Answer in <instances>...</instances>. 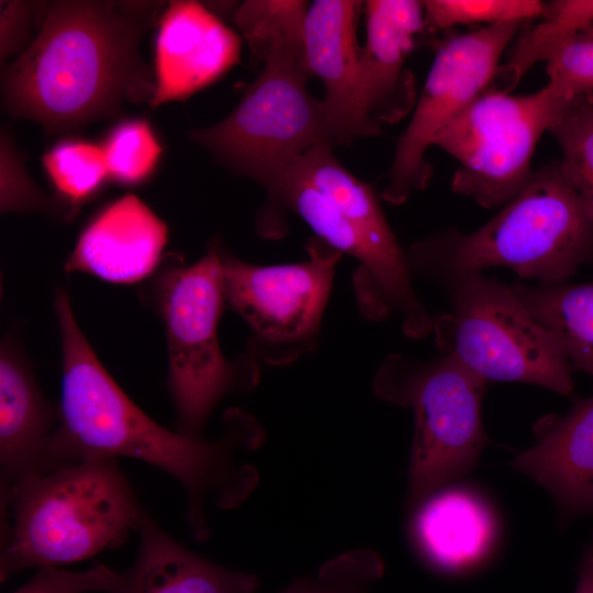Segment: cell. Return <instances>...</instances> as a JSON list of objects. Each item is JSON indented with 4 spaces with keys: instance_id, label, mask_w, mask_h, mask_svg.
<instances>
[{
    "instance_id": "cell-1",
    "label": "cell",
    "mask_w": 593,
    "mask_h": 593,
    "mask_svg": "<svg viewBox=\"0 0 593 593\" xmlns=\"http://www.w3.org/2000/svg\"><path fill=\"white\" fill-rule=\"evenodd\" d=\"M54 309L61 345L59 423L49 446L55 466L126 457L156 467L182 486L191 535L206 540V505L234 508L256 488L258 471L247 457L260 446L264 429L238 409L226 413L222 435L213 440L159 425L98 359L76 321L67 290H56Z\"/></svg>"
},
{
    "instance_id": "cell-2",
    "label": "cell",
    "mask_w": 593,
    "mask_h": 593,
    "mask_svg": "<svg viewBox=\"0 0 593 593\" xmlns=\"http://www.w3.org/2000/svg\"><path fill=\"white\" fill-rule=\"evenodd\" d=\"M164 2L55 1L40 31L3 71L5 110L49 134L115 116L125 102H152L154 72L139 53Z\"/></svg>"
},
{
    "instance_id": "cell-3",
    "label": "cell",
    "mask_w": 593,
    "mask_h": 593,
    "mask_svg": "<svg viewBox=\"0 0 593 593\" xmlns=\"http://www.w3.org/2000/svg\"><path fill=\"white\" fill-rule=\"evenodd\" d=\"M405 254L413 276L444 288L495 267L540 284L563 283L593 260V224L556 160L535 170L480 228L439 232L411 244Z\"/></svg>"
},
{
    "instance_id": "cell-4",
    "label": "cell",
    "mask_w": 593,
    "mask_h": 593,
    "mask_svg": "<svg viewBox=\"0 0 593 593\" xmlns=\"http://www.w3.org/2000/svg\"><path fill=\"white\" fill-rule=\"evenodd\" d=\"M0 499L1 581L116 548L147 515L114 458L63 465L20 481Z\"/></svg>"
},
{
    "instance_id": "cell-5",
    "label": "cell",
    "mask_w": 593,
    "mask_h": 593,
    "mask_svg": "<svg viewBox=\"0 0 593 593\" xmlns=\"http://www.w3.org/2000/svg\"><path fill=\"white\" fill-rule=\"evenodd\" d=\"M220 239L192 264L167 254L139 289L143 303L163 322L168 353L167 387L176 430L202 438L205 424L230 393L249 392L260 380V362L248 353L227 359L219 342L226 303Z\"/></svg>"
},
{
    "instance_id": "cell-6",
    "label": "cell",
    "mask_w": 593,
    "mask_h": 593,
    "mask_svg": "<svg viewBox=\"0 0 593 593\" xmlns=\"http://www.w3.org/2000/svg\"><path fill=\"white\" fill-rule=\"evenodd\" d=\"M488 382L448 355L421 360L390 354L373 379L374 394L414 418L407 504L416 507L467 474L489 444L482 422Z\"/></svg>"
},
{
    "instance_id": "cell-7",
    "label": "cell",
    "mask_w": 593,
    "mask_h": 593,
    "mask_svg": "<svg viewBox=\"0 0 593 593\" xmlns=\"http://www.w3.org/2000/svg\"><path fill=\"white\" fill-rule=\"evenodd\" d=\"M450 309L434 315L436 347L486 381L573 390V368L511 286L474 273L445 287Z\"/></svg>"
},
{
    "instance_id": "cell-8",
    "label": "cell",
    "mask_w": 593,
    "mask_h": 593,
    "mask_svg": "<svg viewBox=\"0 0 593 593\" xmlns=\"http://www.w3.org/2000/svg\"><path fill=\"white\" fill-rule=\"evenodd\" d=\"M262 63L238 105L189 136L224 166L261 184L268 195L299 157L334 142L322 100L306 88V58L277 54Z\"/></svg>"
},
{
    "instance_id": "cell-9",
    "label": "cell",
    "mask_w": 593,
    "mask_h": 593,
    "mask_svg": "<svg viewBox=\"0 0 593 593\" xmlns=\"http://www.w3.org/2000/svg\"><path fill=\"white\" fill-rule=\"evenodd\" d=\"M569 102L549 83L523 96L486 89L433 142L459 163L452 191L485 209L505 206L530 180L536 146Z\"/></svg>"
},
{
    "instance_id": "cell-10",
    "label": "cell",
    "mask_w": 593,
    "mask_h": 593,
    "mask_svg": "<svg viewBox=\"0 0 593 593\" xmlns=\"http://www.w3.org/2000/svg\"><path fill=\"white\" fill-rule=\"evenodd\" d=\"M299 262L256 265L220 242L226 303L247 324V353L260 363L288 366L318 346L342 254L317 236Z\"/></svg>"
},
{
    "instance_id": "cell-11",
    "label": "cell",
    "mask_w": 593,
    "mask_h": 593,
    "mask_svg": "<svg viewBox=\"0 0 593 593\" xmlns=\"http://www.w3.org/2000/svg\"><path fill=\"white\" fill-rule=\"evenodd\" d=\"M286 211L299 215L315 236L358 262L353 289L363 317L382 322L396 314L407 337L421 339L432 334L434 315L414 290L405 250L395 254L378 246L293 165L266 195L257 215L258 234L265 238L283 236Z\"/></svg>"
},
{
    "instance_id": "cell-12",
    "label": "cell",
    "mask_w": 593,
    "mask_h": 593,
    "mask_svg": "<svg viewBox=\"0 0 593 593\" xmlns=\"http://www.w3.org/2000/svg\"><path fill=\"white\" fill-rule=\"evenodd\" d=\"M526 22L510 21L447 37L438 47L413 114L396 143L383 199L394 205L424 190L436 135L489 89L510 43Z\"/></svg>"
},
{
    "instance_id": "cell-13",
    "label": "cell",
    "mask_w": 593,
    "mask_h": 593,
    "mask_svg": "<svg viewBox=\"0 0 593 593\" xmlns=\"http://www.w3.org/2000/svg\"><path fill=\"white\" fill-rule=\"evenodd\" d=\"M361 1L315 0L306 12L305 46L310 76L324 85L322 99L334 144L379 136L367 113L361 87V47L357 41Z\"/></svg>"
},
{
    "instance_id": "cell-14",
    "label": "cell",
    "mask_w": 593,
    "mask_h": 593,
    "mask_svg": "<svg viewBox=\"0 0 593 593\" xmlns=\"http://www.w3.org/2000/svg\"><path fill=\"white\" fill-rule=\"evenodd\" d=\"M239 51L238 35L202 3L169 2L156 36L152 107L186 101L236 65Z\"/></svg>"
},
{
    "instance_id": "cell-15",
    "label": "cell",
    "mask_w": 593,
    "mask_h": 593,
    "mask_svg": "<svg viewBox=\"0 0 593 593\" xmlns=\"http://www.w3.org/2000/svg\"><path fill=\"white\" fill-rule=\"evenodd\" d=\"M58 423L59 405L43 393L20 342L8 333L0 349V495L57 468L49 446Z\"/></svg>"
},
{
    "instance_id": "cell-16",
    "label": "cell",
    "mask_w": 593,
    "mask_h": 593,
    "mask_svg": "<svg viewBox=\"0 0 593 593\" xmlns=\"http://www.w3.org/2000/svg\"><path fill=\"white\" fill-rule=\"evenodd\" d=\"M361 47V87L368 115L395 123L413 111L416 81L405 67L417 36L426 29L422 1L369 0Z\"/></svg>"
},
{
    "instance_id": "cell-17",
    "label": "cell",
    "mask_w": 593,
    "mask_h": 593,
    "mask_svg": "<svg viewBox=\"0 0 593 593\" xmlns=\"http://www.w3.org/2000/svg\"><path fill=\"white\" fill-rule=\"evenodd\" d=\"M168 230L138 197L125 194L100 210L80 233L65 270L112 283L145 281L161 262Z\"/></svg>"
},
{
    "instance_id": "cell-18",
    "label": "cell",
    "mask_w": 593,
    "mask_h": 593,
    "mask_svg": "<svg viewBox=\"0 0 593 593\" xmlns=\"http://www.w3.org/2000/svg\"><path fill=\"white\" fill-rule=\"evenodd\" d=\"M537 443L512 466L545 488L567 514L593 511V394L578 399L562 417L535 425Z\"/></svg>"
},
{
    "instance_id": "cell-19",
    "label": "cell",
    "mask_w": 593,
    "mask_h": 593,
    "mask_svg": "<svg viewBox=\"0 0 593 593\" xmlns=\"http://www.w3.org/2000/svg\"><path fill=\"white\" fill-rule=\"evenodd\" d=\"M135 561L108 590L91 593H254L258 578L224 568L178 542L148 514Z\"/></svg>"
},
{
    "instance_id": "cell-20",
    "label": "cell",
    "mask_w": 593,
    "mask_h": 593,
    "mask_svg": "<svg viewBox=\"0 0 593 593\" xmlns=\"http://www.w3.org/2000/svg\"><path fill=\"white\" fill-rule=\"evenodd\" d=\"M421 555L435 568L457 571L481 560L495 532L488 505L466 489H439L415 507L411 524Z\"/></svg>"
},
{
    "instance_id": "cell-21",
    "label": "cell",
    "mask_w": 593,
    "mask_h": 593,
    "mask_svg": "<svg viewBox=\"0 0 593 593\" xmlns=\"http://www.w3.org/2000/svg\"><path fill=\"white\" fill-rule=\"evenodd\" d=\"M517 298L558 343L573 370L593 377V280L579 284L514 282Z\"/></svg>"
},
{
    "instance_id": "cell-22",
    "label": "cell",
    "mask_w": 593,
    "mask_h": 593,
    "mask_svg": "<svg viewBox=\"0 0 593 593\" xmlns=\"http://www.w3.org/2000/svg\"><path fill=\"white\" fill-rule=\"evenodd\" d=\"M332 144H320L293 166L325 194L372 242L391 253H403L374 190L348 171L334 156Z\"/></svg>"
},
{
    "instance_id": "cell-23",
    "label": "cell",
    "mask_w": 593,
    "mask_h": 593,
    "mask_svg": "<svg viewBox=\"0 0 593 593\" xmlns=\"http://www.w3.org/2000/svg\"><path fill=\"white\" fill-rule=\"evenodd\" d=\"M541 22L522 31L512 46L510 58L500 66L492 87L510 92L537 63L564 41L593 24V0H555L546 2Z\"/></svg>"
},
{
    "instance_id": "cell-24",
    "label": "cell",
    "mask_w": 593,
    "mask_h": 593,
    "mask_svg": "<svg viewBox=\"0 0 593 593\" xmlns=\"http://www.w3.org/2000/svg\"><path fill=\"white\" fill-rule=\"evenodd\" d=\"M307 8L302 0H247L234 11L233 20L260 60L277 54L306 57Z\"/></svg>"
},
{
    "instance_id": "cell-25",
    "label": "cell",
    "mask_w": 593,
    "mask_h": 593,
    "mask_svg": "<svg viewBox=\"0 0 593 593\" xmlns=\"http://www.w3.org/2000/svg\"><path fill=\"white\" fill-rule=\"evenodd\" d=\"M42 161L56 191V200L69 216L94 197L109 178L102 145L83 139L57 142L44 154Z\"/></svg>"
},
{
    "instance_id": "cell-26",
    "label": "cell",
    "mask_w": 593,
    "mask_h": 593,
    "mask_svg": "<svg viewBox=\"0 0 593 593\" xmlns=\"http://www.w3.org/2000/svg\"><path fill=\"white\" fill-rule=\"evenodd\" d=\"M548 132L561 150V172L593 224V97L571 100Z\"/></svg>"
},
{
    "instance_id": "cell-27",
    "label": "cell",
    "mask_w": 593,
    "mask_h": 593,
    "mask_svg": "<svg viewBox=\"0 0 593 593\" xmlns=\"http://www.w3.org/2000/svg\"><path fill=\"white\" fill-rule=\"evenodd\" d=\"M102 148L109 178L124 186H137L154 174L163 147L144 119L125 120L108 133Z\"/></svg>"
},
{
    "instance_id": "cell-28",
    "label": "cell",
    "mask_w": 593,
    "mask_h": 593,
    "mask_svg": "<svg viewBox=\"0 0 593 593\" xmlns=\"http://www.w3.org/2000/svg\"><path fill=\"white\" fill-rule=\"evenodd\" d=\"M422 4L425 26L432 32L458 25L529 22L542 18L546 9V2L538 0H425Z\"/></svg>"
},
{
    "instance_id": "cell-29",
    "label": "cell",
    "mask_w": 593,
    "mask_h": 593,
    "mask_svg": "<svg viewBox=\"0 0 593 593\" xmlns=\"http://www.w3.org/2000/svg\"><path fill=\"white\" fill-rule=\"evenodd\" d=\"M384 573V561L373 550L355 549L326 561L310 575L292 581L279 593H371Z\"/></svg>"
},
{
    "instance_id": "cell-30",
    "label": "cell",
    "mask_w": 593,
    "mask_h": 593,
    "mask_svg": "<svg viewBox=\"0 0 593 593\" xmlns=\"http://www.w3.org/2000/svg\"><path fill=\"white\" fill-rule=\"evenodd\" d=\"M548 83L567 100L593 97V24L559 45L546 60Z\"/></svg>"
},
{
    "instance_id": "cell-31",
    "label": "cell",
    "mask_w": 593,
    "mask_h": 593,
    "mask_svg": "<svg viewBox=\"0 0 593 593\" xmlns=\"http://www.w3.org/2000/svg\"><path fill=\"white\" fill-rule=\"evenodd\" d=\"M1 211H41L56 213L66 219L68 212L57 201L49 199L30 179L19 152L7 133L1 134Z\"/></svg>"
},
{
    "instance_id": "cell-32",
    "label": "cell",
    "mask_w": 593,
    "mask_h": 593,
    "mask_svg": "<svg viewBox=\"0 0 593 593\" xmlns=\"http://www.w3.org/2000/svg\"><path fill=\"white\" fill-rule=\"evenodd\" d=\"M119 573L104 564L72 572L55 567L37 568L33 578L12 593H91L110 589Z\"/></svg>"
},
{
    "instance_id": "cell-33",
    "label": "cell",
    "mask_w": 593,
    "mask_h": 593,
    "mask_svg": "<svg viewBox=\"0 0 593 593\" xmlns=\"http://www.w3.org/2000/svg\"><path fill=\"white\" fill-rule=\"evenodd\" d=\"M38 3L30 1H1L0 56L7 60L19 52L29 36Z\"/></svg>"
},
{
    "instance_id": "cell-34",
    "label": "cell",
    "mask_w": 593,
    "mask_h": 593,
    "mask_svg": "<svg viewBox=\"0 0 593 593\" xmlns=\"http://www.w3.org/2000/svg\"><path fill=\"white\" fill-rule=\"evenodd\" d=\"M574 593H593V536L580 563L579 579Z\"/></svg>"
}]
</instances>
